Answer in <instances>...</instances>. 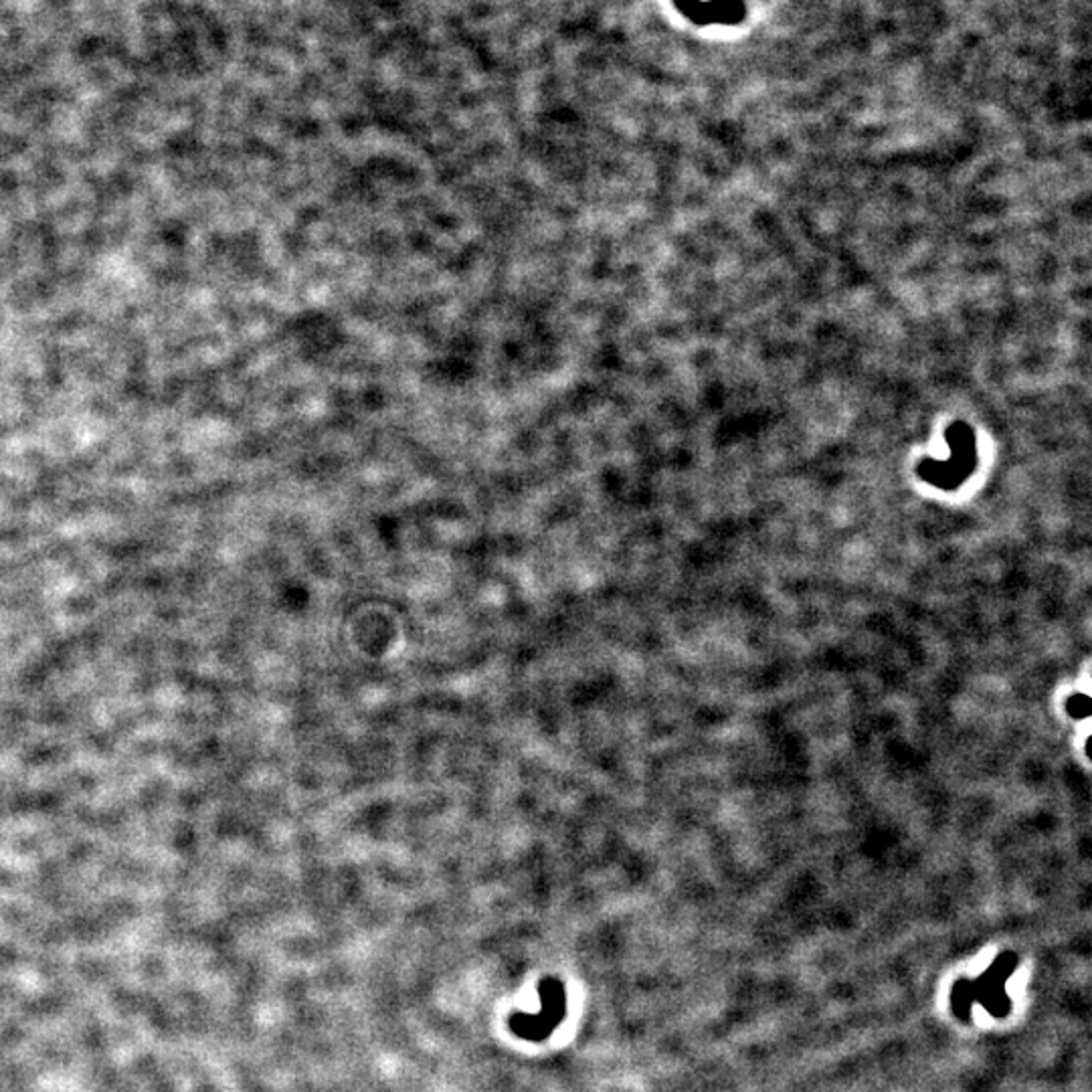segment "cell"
I'll return each mask as SVG.
<instances>
[{
  "label": "cell",
  "instance_id": "6da1fadb",
  "mask_svg": "<svg viewBox=\"0 0 1092 1092\" xmlns=\"http://www.w3.org/2000/svg\"><path fill=\"white\" fill-rule=\"evenodd\" d=\"M539 995V1014L532 1016L518 1011L508 1018L512 1034L528 1042H544L563 1023L567 1014V993L563 981L553 976L540 979Z\"/></svg>",
  "mask_w": 1092,
  "mask_h": 1092
}]
</instances>
